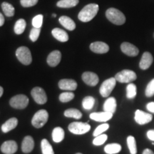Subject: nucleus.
Masks as SVG:
<instances>
[{"mask_svg": "<svg viewBox=\"0 0 154 154\" xmlns=\"http://www.w3.org/2000/svg\"><path fill=\"white\" fill-rule=\"evenodd\" d=\"M38 0H20L21 5L24 7H31L35 6Z\"/></svg>", "mask_w": 154, "mask_h": 154, "instance_id": "nucleus-40", "label": "nucleus"}, {"mask_svg": "<svg viewBox=\"0 0 154 154\" xmlns=\"http://www.w3.org/2000/svg\"><path fill=\"white\" fill-rule=\"evenodd\" d=\"M41 148L42 154H54L52 146L47 139H42Z\"/></svg>", "mask_w": 154, "mask_h": 154, "instance_id": "nucleus-31", "label": "nucleus"}, {"mask_svg": "<svg viewBox=\"0 0 154 154\" xmlns=\"http://www.w3.org/2000/svg\"><path fill=\"white\" fill-rule=\"evenodd\" d=\"M9 104L14 109H25L29 104V99L27 96L24 94H19L11 98L9 101Z\"/></svg>", "mask_w": 154, "mask_h": 154, "instance_id": "nucleus-7", "label": "nucleus"}, {"mask_svg": "<svg viewBox=\"0 0 154 154\" xmlns=\"http://www.w3.org/2000/svg\"><path fill=\"white\" fill-rule=\"evenodd\" d=\"M3 93H4L3 88L2 87V86H0V98H1V96L3 95Z\"/></svg>", "mask_w": 154, "mask_h": 154, "instance_id": "nucleus-45", "label": "nucleus"}, {"mask_svg": "<svg viewBox=\"0 0 154 154\" xmlns=\"http://www.w3.org/2000/svg\"><path fill=\"white\" fill-rule=\"evenodd\" d=\"M32 97L38 104H44L47 101V96L43 88L41 87H34L31 92Z\"/></svg>", "mask_w": 154, "mask_h": 154, "instance_id": "nucleus-9", "label": "nucleus"}, {"mask_svg": "<svg viewBox=\"0 0 154 154\" xmlns=\"http://www.w3.org/2000/svg\"><path fill=\"white\" fill-rule=\"evenodd\" d=\"M116 84V80L115 78H109L105 80L102 83L101 87H100L99 92L100 94L103 97H108L109 96L111 92L115 88Z\"/></svg>", "mask_w": 154, "mask_h": 154, "instance_id": "nucleus-8", "label": "nucleus"}, {"mask_svg": "<svg viewBox=\"0 0 154 154\" xmlns=\"http://www.w3.org/2000/svg\"><path fill=\"white\" fill-rule=\"evenodd\" d=\"M142 154H154V153L153 151H151V149H146L144 151H143V153Z\"/></svg>", "mask_w": 154, "mask_h": 154, "instance_id": "nucleus-44", "label": "nucleus"}, {"mask_svg": "<svg viewBox=\"0 0 154 154\" xmlns=\"http://www.w3.org/2000/svg\"><path fill=\"white\" fill-rule=\"evenodd\" d=\"M82 78L84 82L90 86H96L99 82L98 75L95 73L91 72H86L83 73Z\"/></svg>", "mask_w": 154, "mask_h": 154, "instance_id": "nucleus-12", "label": "nucleus"}, {"mask_svg": "<svg viewBox=\"0 0 154 154\" xmlns=\"http://www.w3.org/2000/svg\"><path fill=\"white\" fill-rule=\"evenodd\" d=\"M52 139L55 143H60L64 138V131L61 127H56L52 131Z\"/></svg>", "mask_w": 154, "mask_h": 154, "instance_id": "nucleus-24", "label": "nucleus"}, {"mask_svg": "<svg viewBox=\"0 0 154 154\" xmlns=\"http://www.w3.org/2000/svg\"><path fill=\"white\" fill-rule=\"evenodd\" d=\"M74 98V94L73 92H63L59 95V100L62 103H67L72 101Z\"/></svg>", "mask_w": 154, "mask_h": 154, "instance_id": "nucleus-34", "label": "nucleus"}, {"mask_svg": "<svg viewBox=\"0 0 154 154\" xmlns=\"http://www.w3.org/2000/svg\"><path fill=\"white\" fill-rule=\"evenodd\" d=\"M52 17H57V14H52Z\"/></svg>", "mask_w": 154, "mask_h": 154, "instance_id": "nucleus-46", "label": "nucleus"}, {"mask_svg": "<svg viewBox=\"0 0 154 154\" xmlns=\"http://www.w3.org/2000/svg\"><path fill=\"white\" fill-rule=\"evenodd\" d=\"M121 151V146L119 143L108 144L104 147V151L107 154H116Z\"/></svg>", "mask_w": 154, "mask_h": 154, "instance_id": "nucleus-26", "label": "nucleus"}, {"mask_svg": "<svg viewBox=\"0 0 154 154\" xmlns=\"http://www.w3.org/2000/svg\"><path fill=\"white\" fill-rule=\"evenodd\" d=\"M48 119H49V113L47 111L42 109L38 111L34 115L32 119V124L35 128H40L47 124Z\"/></svg>", "mask_w": 154, "mask_h": 154, "instance_id": "nucleus-3", "label": "nucleus"}, {"mask_svg": "<svg viewBox=\"0 0 154 154\" xmlns=\"http://www.w3.org/2000/svg\"><path fill=\"white\" fill-rule=\"evenodd\" d=\"M145 94L147 97H151L154 95V79H152L146 86Z\"/></svg>", "mask_w": 154, "mask_h": 154, "instance_id": "nucleus-38", "label": "nucleus"}, {"mask_svg": "<svg viewBox=\"0 0 154 154\" xmlns=\"http://www.w3.org/2000/svg\"><path fill=\"white\" fill-rule=\"evenodd\" d=\"M2 9L4 14H5L6 17H11L14 15V7L11 4L8 2H3L2 4Z\"/></svg>", "mask_w": 154, "mask_h": 154, "instance_id": "nucleus-27", "label": "nucleus"}, {"mask_svg": "<svg viewBox=\"0 0 154 154\" xmlns=\"http://www.w3.org/2000/svg\"><path fill=\"white\" fill-rule=\"evenodd\" d=\"M5 17H4L2 14L0 12V26H3L4 24H5Z\"/></svg>", "mask_w": 154, "mask_h": 154, "instance_id": "nucleus-43", "label": "nucleus"}, {"mask_svg": "<svg viewBox=\"0 0 154 154\" xmlns=\"http://www.w3.org/2000/svg\"><path fill=\"white\" fill-rule=\"evenodd\" d=\"M61 59V54L58 50H54L49 54L47 57V63L51 67L57 66L60 63Z\"/></svg>", "mask_w": 154, "mask_h": 154, "instance_id": "nucleus-18", "label": "nucleus"}, {"mask_svg": "<svg viewBox=\"0 0 154 154\" xmlns=\"http://www.w3.org/2000/svg\"><path fill=\"white\" fill-rule=\"evenodd\" d=\"M153 37H154V33H153Z\"/></svg>", "mask_w": 154, "mask_h": 154, "instance_id": "nucleus-48", "label": "nucleus"}, {"mask_svg": "<svg viewBox=\"0 0 154 154\" xmlns=\"http://www.w3.org/2000/svg\"><path fill=\"white\" fill-rule=\"evenodd\" d=\"M106 17L109 21L116 25H122L126 22V17L119 9L109 8L106 11Z\"/></svg>", "mask_w": 154, "mask_h": 154, "instance_id": "nucleus-2", "label": "nucleus"}, {"mask_svg": "<svg viewBox=\"0 0 154 154\" xmlns=\"http://www.w3.org/2000/svg\"><path fill=\"white\" fill-rule=\"evenodd\" d=\"M69 131L74 134L82 135L88 132L91 129V126L88 123L83 122H73L69 125Z\"/></svg>", "mask_w": 154, "mask_h": 154, "instance_id": "nucleus-5", "label": "nucleus"}, {"mask_svg": "<svg viewBox=\"0 0 154 154\" xmlns=\"http://www.w3.org/2000/svg\"><path fill=\"white\" fill-rule=\"evenodd\" d=\"M34 147V141L33 138L30 136H25L22 140V150L23 153H29L33 151Z\"/></svg>", "mask_w": 154, "mask_h": 154, "instance_id": "nucleus-19", "label": "nucleus"}, {"mask_svg": "<svg viewBox=\"0 0 154 154\" xmlns=\"http://www.w3.org/2000/svg\"><path fill=\"white\" fill-rule=\"evenodd\" d=\"M121 49L123 53L128 57H136L139 54V50L138 48L128 42H124L121 44Z\"/></svg>", "mask_w": 154, "mask_h": 154, "instance_id": "nucleus-11", "label": "nucleus"}, {"mask_svg": "<svg viewBox=\"0 0 154 154\" xmlns=\"http://www.w3.org/2000/svg\"><path fill=\"white\" fill-rule=\"evenodd\" d=\"M116 100L114 97H109L106 100L103 104V111L109 112L111 113H114L116 110Z\"/></svg>", "mask_w": 154, "mask_h": 154, "instance_id": "nucleus-20", "label": "nucleus"}, {"mask_svg": "<svg viewBox=\"0 0 154 154\" xmlns=\"http://www.w3.org/2000/svg\"><path fill=\"white\" fill-rule=\"evenodd\" d=\"M40 32H41V28H36L33 27L31 30L29 34V38L32 42H34L38 39V36H39Z\"/></svg>", "mask_w": 154, "mask_h": 154, "instance_id": "nucleus-39", "label": "nucleus"}, {"mask_svg": "<svg viewBox=\"0 0 154 154\" xmlns=\"http://www.w3.org/2000/svg\"><path fill=\"white\" fill-rule=\"evenodd\" d=\"M76 154H82V153H76Z\"/></svg>", "mask_w": 154, "mask_h": 154, "instance_id": "nucleus-47", "label": "nucleus"}, {"mask_svg": "<svg viewBox=\"0 0 154 154\" xmlns=\"http://www.w3.org/2000/svg\"><path fill=\"white\" fill-rule=\"evenodd\" d=\"M90 49L96 54H106L109 51V47L104 42H96L91 44Z\"/></svg>", "mask_w": 154, "mask_h": 154, "instance_id": "nucleus-15", "label": "nucleus"}, {"mask_svg": "<svg viewBox=\"0 0 154 154\" xmlns=\"http://www.w3.org/2000/svg\"><path fill=\"white\" fill-rule=\"evenodd\" d=\"M59 87L61 90L74 91L77 88V83L74 79H61L59 82Z\"/></svg>", "mask_w": 154, "mask_h": 154, "instance_id": "nucleus-16", "label": "nucleus"}, {"mask_svg": "<svg viewBox=\"0 0 154 154\" xmlns=\"http://www.w3.org/2000/svg\"><path fill=\"white\" fill-rule=\"evenodd\" d=\"M64 116L68 118L80 119L82 117V113L76 109H69L64 111Z\"/></svg>", "mask_w": 154, "mask_h": 154, "instance_id": "nucleus-32", "label": "nucleus"}, {"mask_svg": "<svg viewBox=\"0 0 154 154\" xmlns=\"http://www.w3.org/2000/svg\"><path fill=\"white\" fill-rule=\"evenodd\" d=\"M137 94V87L133 83H129L126 86V97L128 99H134Z\"/></svg>", "mask_w": 154, "mask_h": 154, "instance_id": "nucleus-29", "label": "nucleus"}, {"mask_svg": "<svg viewBox=\"0 0 154 154\" xmlns=\"http://www.w3.org/2000/svg\"><path fill=\"white\" fill-rule=\"evenodd\" d=\"M114 78L116 82L120 83H131L137 79V76L134 71L129 70V69H124V70L117 73Z\"/></svg>", "mask_w": 154, "mask_h": 154, "instance_id": "nucleus-6", "label": "nucleus"}, {"mask_svg": "<svg viewBox=\"0 0 154 154\" xmlns=\"http://www.w3.org/2000/svg\"><path fill=\"white\" fill-rule=\"evenodd\" d=\"M79 2V0H60L57 3V6L61 8H72L76 7Z\"/></svg>", "mask_w": 154, "mask_h": 154, "instance_id": "nucleus-25", "label": "nucleus"}, {"mask_svg": "<svg viewBox=\"0 0 154 154\" xmlns=\"http://www.w3.org/2000/svg\"><path fill=\"white\" fill-rule=\"evenodd\" d=\"M113 117V113L106 112H94L90 114V119L98 122H106Z\"/></svg>", "mask_w": 154, "mask_h": 154, "instance_id": "nucleus-13", "label": "nucleus"}, {"mask_svg": "<svg viewBox=\"0 0 154 154\" xmlns=\"http://www.w3.org/2000/svg\"><path fill=\"white\" fill-rule=\"evenodd\" d=\"M95 104V99L92 96H86L82 101V106L86 110H91Z\"/></svg>", "mask_w": 154, "mask_h": 154, "instance_id": "nucleus-33", "label": "nucleus"}, {"mask_svg": "<svg viewBox=\"0 0 154 154\" xmlns=\"http://www.w3.org/2000/svg\"><path fill=\"white\" fill-rule=\"evenodd\" d=\"M16 56L18 60L24 65H29L32 61L30 50L26 47H20L17 49Z\"/></svg>", "mask_w": 154, "mask_h": 154, "instance_id": "nucleus-4", "label": "nucleus"}, {"mask_svg": "<svg viewBox=\"0 0 154 154\" xmlns=\"http://www.w3.org/2000/svg\"><path fill=\"white\" fill-rule=\"evenodd\" d=\"M26 23L25 22L24 19H20L19 20L17 21V22L15 23L14 25V32L17 34H22L23 32H24L25 28H26Z\"/></svg>", "mask_w": 154, "mask_h": 154, "instance_id": "nucleus-30", "label": "nucleus"}, {"mask_svg": "<svg viewBox=\"0 0 154 154\" xmlns=\"http://www.w3.org/2000/svg\"><path fill=\"white\" fill-rule=\"evenodd\" d=\"M18 149V146L14 140H7L1 146V151L5 154H14Z\"/></svg>", "mask_w": 154, "mask_h": 154, "instance_id": "nucleus-14", "label": "nucleus"}, {"mask_svg": "<svg viewBox=\"0 0 154 154\" xmlns=\"http://www.w3.org/2000/svg\"><path fill=\"white\" fill-rule=\"evenodd\" d=\"M147 137L149 140L154 141V130H149L147 131Z\"/></svg>", "mask_w": 154, "mask_h": 154, "instance_id": "nucleus-42", "label": "nucleus"}, {"mask_svg": "<svg viewBox=\"0 0 154 154\" xmlns=\"http://www.w3.org/2000/svg\"><path fill=\"white\" fill-rule=\"evenodd\" d=\"M127 146H128V150H129L131 154L137 153V146H136V141L135 138L133 136H128L127 137Z\"/></svg>", "mask_w": 154, "mask_h": 154, "instance_id": "nucleus-28", "label": "nucleus"}, {"mask_svg": "<svg viewBox=\"0 0 154 154\" xmlns=\"http://www.w3.org/2000/svg\"><path fill=\"white\" fill-rule=\"evenodd\" d=\"M153 61V56L150 52L146 51L142 55L139 63V67L142 70H146L151 66L152 63Z\"/></svg>", "mask_w": 154, "mask_h": 154, "instance_id": "nucleus-17", "label": "nucleus"}, {"mask_svg": "<svg viewBox=\"0 0 154 154\" xmlns=\"http://www.w3.org/2000/svg\"><path fill=\"white\" fill-rule=\"evenodd\" d=\"M43 23V15L38 14L36 15L32 19V26L33 27L41 28Z\"/></svg>", "mask_w": 154, "mask_h": 154, "instance_id": "nucleus-37", "label": "nucleus"}, {"mask_svg": "<svg viewBox=\"0 0 154 154\" xmlns=\"http://www.w3.org/2000/svg\"><path fill=\"white\" fill-rule=\"evenodd\" d=\"M59 23L62 25L64 28L69 31H73L76 29V24L70 17L66 16L61 17L59 19Z\"/></svg>", "mask_w": 154, "mask_h": 154, "instance_id": "nucleus-22", "label": "nucleus"}, {"mask_svg": "<svg viewBox=\"0 0 154 154\" xmlns=\"http://www.w3.org/2000/svg\"><path fill=\"white\" fill-rule=\"evenodd\" d=\"M109 128V124H103L99 125V126L96 127V128L94 130L93 133V136L94 137H96V136H99V135L103 134L106 131H107Z\"/></svg>", "mask_w": 154, "mask_h": 154, "instance_id": "nucleus-35", "label": "nucleus"}, {"mask_svg": "<svg viewBox=\"0 0 154 154\" xmlns=\"http://www.w3.org/2000/svg\"><path fill=\"white\" fill-rule=\"evenodd\" d=\"M153 116L151 113L144 112L141 110H136L135 112L134 119L136 122L139 125H144L151 122Z\"/></svg>", "mask_w": 154, "mask_h": 154, "instance_id": "nucleus-10", "label": "nucleus"}, {"mask_svg": "<svg viewBox=\"0 0 154 154\" xmlns=\"http://www.w3.org/2000/svg\"><path fill=\"white\" fill-rule=\"evenodd\" d=\"M108 139V136L106 134H101L96 136L93 140V144L94 146H101Z\"/></svg>", "mask_w": 154, "mask_h": 154, "instance_id": "nucleus-36", "label": "nucleus"}, {"mask_svg": "<svg viewBox=\"0 0 154 154\" xmlns=\"http://www.w3.org/2000/svg\"><path fill=\"white\" fill-rule=\"evenodd\" d=\"M17 124H18V119L17 118L9 119L2 126V131L4 133H8L10 131L14 129Z\"/></svg>", "mask_w": 154, "mask_h": 154, "instance_id": "nucleus-23", "label": "nucleus"}, {"mask_svg": "<svg viewBox=\"0 0 154 154\" xmlns=\"http://www.w3.org/2000/svg\"><path fill=\"white\" fill-rule=\"evenodd\" d=\"M51 34L56 39L61 42H66L69 40L68 34L64 30L61 29L59 28L54 29L51 31Z\"/></svg>", "mask_w": 154, "mask_h": 154, "instance_id": "nucleus-21", "label": "nucleus"}, {"mask_svg": "<svg viewBox=\"0 0 154 154\" xmlns=\"http://www.w3.org/2000/svg\"><path fill=\"white\" fill-rule=\"evenodd\" d=\"M99 9V7L97 4H89L86 5L79 13L78 18L82 22H90L97 14Z\"/></svg>", "mask_w": 154, "mask_h": 154, "instance_id": "nucleus-1", "label": "nucleus"}, {"mask_svg": "<svg viewBox=\"0 0 154 154\" xmlns=\"http://www.w3.org/2000/svg\"><path fill=\"white\" fill-rule=\"evenodd\" d=\"M146 109L149 111L150 113H154V102H150L146 105Z\"/></svg>", "mask_w": 154, "mask_h": 154, "instance_id": "nucleus-41", "label": "nucleus"}]
</instances>
